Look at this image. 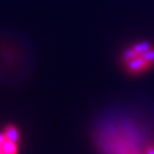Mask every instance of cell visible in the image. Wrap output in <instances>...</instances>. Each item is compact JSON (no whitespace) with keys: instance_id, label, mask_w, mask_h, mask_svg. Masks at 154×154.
<instances>
[{"instance_id":"obj_1","label":"cell","mask_w":154,"mask_h":154,"mask_svg":"<svg viewBox=\"0 0 154 154\" xmlns=\"http://www.w3.org/2000/svg\"><path fill=\"white\" fill-rule=\"evenodd\" d=\"M125 68H126V72L131 75H137V74H141L146 70H148L149 64L143 60V57L141 55L136 56L134 60H131L130 62H128L125 64Z\"/></svg>"},{"instance_id":"obj_2","label":"cell","mask_w":154,"mask_h":154,"mask_svg":"<svg viewBox=\"0 0 154 154\" xmlns=\"http://www.w3.org/2000/svg\"><path fill=\"white\" fill-rule=\"evenodd\" d=\"M3 134H4V136H5L6 140L14 141V142H16V143L20 144V142H21V134H20V130L14 124H8L4 128Z\"/></svg>"},{"instance_id":"obj_3","label":"cell","mask_w":154,"mask_h":154,"mask_svg":"<svg viewBox=\"0 0 154 154\" xmlns=\"http://www.w3.org/2000/svg\"><path fill=\"white\" fill-rule=\"evenodd\" d=\"M3 154H17L18 153V143L10 141V140H5L4 143L0 147Z\"/></svg>"},{"instance_id":"obj_4","label":"cell","mask_w":154,"mask_h":154,"mask_svg":"<svg viewBox=\"0 0 154 154\" xmlns=\"http://www.w3.org/2000/svg\"><path fill=\"white\" fill-rule=\"evenodd\" d=\"M136 56H138V54L135 51V49L132 46L125 49L124 52L122 54V62H123V64H126L128 62H130L131 60H134Z\"/></svg>"},{"instance_id":"obj_5","label":"cell","mask_w":154,"mask_h":154,"mask_svg":"<svg viewBox=\"0 0 154 154\" xmlns=\"http://www.w3.org/2000/svg\"><path fill=\"white\" fill-rule=\"evenodd\" d=\"M132 48L135 49V51L138 54V55H142L144 54L146 51H148L149 49H152V45L147 42H141V43H137L135 45H132Z\"/></svg>"},{"instance_id":"obj_6","label":"cell","mask_w":154,"mask_h":154,"mask_svg":"<svg viewBox=\"0 0 154 154\" xmlns=\"http://www.w3.org/2000/svg\"><path fill=\"white\" fill-rule=\"evenodd\" d=\"M141 56H142V57H143V60L149 64V67L154 66V49H153V48H152V49H149L148 51H146L144 54H142Z\"/></svg>"},{"instance_id":"obj_7","label":"cell","mask_w":154,"mask_h":154,"mask_svg":"<svg viewBox=\"0 0 154 154\" xmlns=\"http://www.w3.org/2000/svg\"><path fill=\"white\" fill-rule=\"evenodd\" d=\"M143 154H154V143H148L144 147Z\"/></svg>"},{"instance_id":"obj_8","label":"cell","mask_w":154,"mask_h":154,"mask_svg":"<svg viewBox=\"0 0 154 154\" xmlns=\"http://www.w3.org/2000/svg\"><path fill=\"white\" fill-rule=\"evenodd\" d=\"M6 138H5V136H4V134L3 132H0V147H2V144L4 143V141H5Z\"/></svg>"},{"instance_id":"obj_9","label":"cell","mask_w":154,"mask_h":154,"mask_svg":"<svg viewBox=\"0 0 154 154\" xmlns=\"http://www.w3.org/2000/svg\"><path fill=\"white\" fill-rule=\"evenodd\" d=\"M0 154H3V153H2V150H0Z\"/></svg>"}]
</instances>
